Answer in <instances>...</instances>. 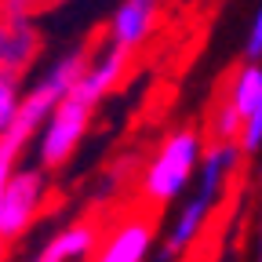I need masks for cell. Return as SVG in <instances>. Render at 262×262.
Wrapping results in <instances>:
<instances>
[{"instance_id":"obj_5","label":"cell","mask_w":262,"mask_h":262,"mask_svg":"<svg viewBox=\"0 0 262 262\" xmlns=\"http://www.w3.org/2000/svg\"><path fill=\"white\" fill-rule=\"evenodd\" d=\"M127 58H131V51H124V48H106L102 55H98L88 70H84V77L77 80V88L70 91V98H77V102H84V106H98L102 102V95L124 77V70H127Z\"/></svg>"},{"instance_id":"obj_11","label":"cell","mask_w":262,"mask_h":262,"mask_svg":"<svg viewBox=\"0 0 262 262\" xmlns=\"http://www.w3.org/2000/svg\"><path fill=\"white\" fill-rule=\"evenodd\" d=\"M258 98H262V66L258 62H248L244 70L237 73V80H233V88H229L226 102L233 106L241 113V120L248 124L251 113H255V106H258Z\"/></svg>"},{"instance_id":"obj_15","label":"cell","mask_w":262,"mask_h":262,"mask_svg":"<svg viewBox=\"0 0 262 262\" xmlns=\"http://www.w3.org/2000/svg\"><path fill=\"white\" fill-rule=\"evenodd\" d=\"M244 55L251 62L262 58V8L255 11V22H251V33H248V44H244Z\"/></svg>"},{"instance_id":"obj_12","label":"cell","mask_w":262,"mask_h":262,"mask_svg":"<svg viewBox=\"0 0 262 262\" xmlns=\"http://www.w3.org/2000/svg\"><path fill=\"white\" fill-rule=\"evenodd\" d=\"M18 106H22V91H18V80L0 73V139H4V135H8V127L15 124V117H18Z\"/></svg>"},{"instance_id":"obj_9","label":"cell","mask_w":262,"mask_h":262,"mask_svg":"<svg viewBox=\"0 0 262 262\" xmlns=\"http://www.w3.org/2000/svg\"><path fill=\"white\" fill-rule=\"evenodd\" d=\"M241 153H244L241 142H215L201 160V189H196V196H204L208 204H215L222 196V186L229 182V175L237 171Z\"/></svg>"},{"instance_id":"obj_13","label":"cell","mask_w":262,"mask_h":262,"mask_svg":"<svg viewBox=\"0 0 262 262\" xmlns=\"http://www.w3.org/2000/svg\"><path fill=\"white\" fill-rule=\"evenodd\" d=\"M18 153H22V149H15L11 142H4V139H0V208H4L8 186H11L15 171H18Z\"/></svg>"},{"instance_id":"obj_6","label":"cell","mask_w":262,"mask_h":262,"mask_svg":"<svg viewBox=\"0 0 262 262\" xmlns=\"http://www.w3.org/2000/svg\"><path fill=\"white\" fill-rule=\"evenodd\" d=\"M157 26V4L149 0H124L113 11V22H110V44L113 48H124V51H135Z\"/></svg>"},{"instance_id":"obj_7","label":"cell","mask_w":262,"mask_h":262,"mask_svg":"<svg viewBox=\"0 0 262 262\" xmlns=\"http://www.w3.org/2000/svg\"><path fill=\"white\" fill-rule=\"evenodd\" d=\"M208 211H211V204L204 201V196H196V193H193L189 201L179 208V215L171 219V229H168V237H164L157 258H160V262L179 258L196 237H201V229H204V222H208Z\"/></svg>"},{"instance_id":"obj_4","label":"cell","mask_w":262,"mask_h":262,"mask_svg":"<svg viewBox=\"0 0 262 262\" xmlns=\"http://www.w3.org/2000/svg\"><path fill=\"white\" fill-rule=\"evenodd\" d=\"M44 171L40 168H18L8 196H4V208H0V241H15L26 233V226L37 219L40 204H44Z\"/></svg>"},{"instance_id":"obj_3","label":"cell","mask_w":262,"mask_h":262,"mask_svg":"<svg viewBox=\"0 0 262 262\" xmlns=\"http://www.w3.org/2000/svg\"><path fill=\"white\" fill-rule=\"evenodd\" d=\"M88 120H91V106L77 102V98H66L51 113V120L40 131V164L44 168H62L73 157V149L80 146L84 131H88Z\"/></svg>"},{"instance_id":"obj_17","label":"cell","mask_w":262,"mask_h":262,"mask_svg":"<svg viewBox=\"0 0 262 262\" xmlns=\"http://www.w3.org/2000/svg\"><path fill=\"white\" fill-rule=\"evenodd\" d=\"M4 255H8V241H0V262H4Z\"/></svg>"},{"instance_id":"obj_1","label":"cell","mask_w":262,"mask_h":262,"mask_svg":"<svg viewBox=\"0 0 262 262\" xmlns=\"http://www.w3.org/2000/svg\"><path fill=\"white\" fill-rule=\"evenodd\" d=\"M204 160L201 139L196 131H175L171 139H164V146L157 149V157L146 164L142 175V193L149 196L153 204H168L189 186L196 164Z\"/></svg>"},{"instance_id":"obj_10","label":"cell","mask_w":262,"mask_h":262,"mask_svg":"<svg viewBox=\"0 0 262 262\" xmlns=\"http://www.w3.org/2000/svg\"><path fill=\"white\" fill-rule=\"evenodd\" d=\"M95 251V229L91 226H66L62 233H55L33 262H80Z\"/></svg>"},{"instance_id":"obj_2","label":"cell","mask_w":262,"mask_h":262,"mask_svg":"<svg viewBox=\"0 0 262 262\" xmlns=\"http://www.w3.org/2000/svg\"><path fill=\"white\" fill-rule=\"evenodd\" d=\"M33 11L37 8H29V4H4L0 8V73L4 77L18 80L40 48V33L29 22Z\"/></svg>"},{"instance_id":"obj_16","label":"cell","mask_w":262,"mask_h":262,"mask_svg":"<svg viewBox=\"0 0 262 262\" xmlns=\"http://www.w3.org/2000/svg\"><path fill=\"white\" fill-rule=\"evenodd\" d=\"M258 182H262V175H258ZM258 262H262V215H258Z\"/></svg>"},{"instance_id":"obj_8","label":"cell","mask_w":262,"mask_h":262,"mask_svg":"<svg viewBox=\"0 0 262 262\" xmlns=\"http://www.w3.org/2000/svg\"><path fill=\"white\" fill-rule=\"evenodd\" d=\"M153 244V226L146 219H127L113 229V237L102 244L95 262H142Z\"/></svg>"},{"instance_id":"obj_14","label":"cell","mask_w":262,"mask_h":262,"mask_svg":"<svg viewBox=\"0 0 262 262\" xmlns=\"http://www.w3.org/2000/svg\"><path fill=\"white\" fill-rule=\"evenodd\" d=\"M262 146V98H258V106L251 113V120L244 124V135H241V149L244 153H255Z\"/></svg>"}]
</instances>
